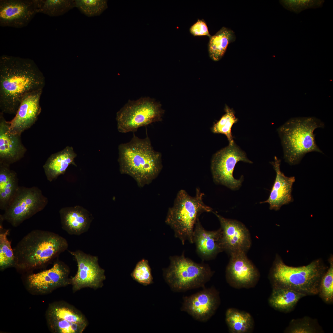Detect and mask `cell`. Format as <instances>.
Segmentation results:
<instances>
[{
	"instance_id": "obj_8",
	"label": "cell",
	"mask_w": 333,
	"mask_h": 333,
	"mask_svg": "<svg viewBox=\"0 0 333 333\" xmlns=\"http://www.w3.org/2000/svg\"><path fill=\"white\" fill-rule=\"evenodd\" d=\"M164 113L160 104L150 97L129 100L117 113V130L134 133L140 127L161 121Z\"/></svg>"
},
{
	"instance_id": "obj_35",
	"label": "cell",
	"mask_w": 333,
	"mask_h": 333,
	"mask_svg": "<svg viewBox=\"0 0 333 333\" xmlns=\"http://www.w3.org/2000/svg\"><path fill=\"white\" fill-rule=\"evenodd\" d=\"M131 275L134 280L144 286L153 282L151 269L146 260L142 259L138 262Z\"/></svg>"
},
{
	"instance_id": "obj_12",
	"label": "cell",
	"mask_w": 333,
	"mask_h": 333,
	"mask_svg": "<svg viewBox=\"0 0 333 333\" xmlns=\"http://www.w3.org/2000/svg\"><path fill=\"white\" fill-rule=\"evenodd\" d=\"M68 251L74 257L77 265L76 274L70 278L73 292L86 288L94 290L101 288L106 276L105 270L99 265L98 257L80 250Z\"/></svg>"
},
{
	"instance_id": "obj_2",
	"label": "cell",
	"mask_w": 333,
	"mask_h": 333,
	"mask_svg": "<svg viewBox=\"0 0 333 333\" xmlns=\"http://www.w3.org/2000/svg\"><path fill=\"white\" fill-rule=\"evenodd\" d=\"M146 130L145 138H140L133 133L129 142L118 147L120 173L131 176L140 187L152 182L162 168L161 154L154 150Z\"/></svg>"
},
{
	"instance_id": "obj_28",
	"label": "cell",
	"mask_w": 333,
	"mask_h": 333,
	"mask_svg": "<svg viewBox=\"0 0 333 333\" xmlns=\"http://www.w3.org/2000/svg\"><path fill=\"white\" fill-rule=\"evenodd\" d=\"M38 13L50 17L62 15L75 7L74 0H36Z\"/></svg>"
},
{
	"instance_id": "obj_32",
	"label": "cell",
	"mask_w": 333,
	"mask_h": 333,
	"mask_svg": "<svg viewBox=\"0 0 333 333\" xmlns=\"http://www.w3.org/2000/svg\"><path fill=\"white\" fill-rule=\"evenodd\" d=\"M75 7L88 17L100 15L108 8L106 0H75Z\"/></svg>"
},
{
	"instance_id": "obj_30",
	"label": "cell",
	"mask_w": 333,
	"mask_h": 333,
	"mask_svg": "<svg viewBox=\"0 0 333 333\" xmlns=\"http://www.w3.org/2000/svg\"><path fill=\"white\" fill-rule=\"evenodd\" d=\"M225 111V113L214 124L212 130L214 133L225 135L229 141V144H232L234 142L232 133V128L233 125L237 122L238 119L236 117L232 109L227 105Z\"/></svg>"
},
{
	"instance_id": "obj_36",
	"label": "cell",
	"mask_w": 333,
	"mask_h": 333,
	"mask_svg": "<svg viewBox=\"0 0 333 333\" xmlns=\"http://www.w3.org/2000/svg\"><path fill=\"white\" fill-rule=\"evenodd\" d=\"M191 33L194 36H211L209 33L207 24L203 19H198L197 21L190 28Z\"/></svg>"
},
{
	"instance_id": "obj_1",
	"label": "cell",
	"mask_w": 333,
	"mask_h": 333,
	"mask_svg": "<svg viewBox=\"0 0 333 333\" xmlns=\"http://www.w3.org/2000/svg\"><path fill=\"white\" fill-rule=\"evenodd\" d=\"M44 76L30 58L3 55L0 57V109L15 115L27 94L43 89Z\"/></svg>"
},
{
	"instance_id": "obj_26",
	"label": "cell",
	"mask_w": 333,
	"mask_h": 333,
	"mask_svg": "<svg viewBox=\"0 0 333 333\" xmlns=\"http://www.w3.org/2000/svg\"><path fill=\"white\" fill-rule=\"evenodd\" d=\"M225 320L229 332L249 333L252 332L254 327V321L249 313L234 308L226 310Z\"/></svg>"
},
{
	"instance_id": "obj_7",
	"label": "cell",
	"mask_w": 333,
	"mask_h": 333,
	"mask_svg": "<svg viewBox=\"0 0 333 333\" xmlns=\"http://www.w3.org/2000/svg\"><path fill=\"white\" fill-rule=\"evenodd\" d=\"M170 260L169 266L163 269V276L175 292L204 287L214 273L208 265L196 263L185 257L184 253L171 257Z\"/></svg>"
},
{
	"instance_id": "obj_31",
	"label": "cell",
	"mask_w": 333,
	"mask_h": 333,
	"mask_svg": "<svg viewBox=\"0 0 333 333\" xmlns=\"http://www.w3.org/2000/svg\"><path fill=\"white\" fill-rule=\"evenodd\" d=\"M323 331L317 320L308 317L292 319L284 331L285 333H315Z\"/></svg>"
},
{
	"instance_id": "obj_14",
	"label": "cell",
	"mask_w": 333,
	"mask_h": 333,
	"mask_svg": "<svg viewBox=\"0 0 333 333\" xmlns=\"http://www.w3.org/2000/svg\"><path fill=\"white\" fill-rule=\"evenodd\" d=\"M220 303L219 293L215 287H204L195 294L183 297L180 310L195 320L206 322L214 315Z\"/></svg>"
},
{
	"instance_id": "obj_4",
	"label": "cell",
	"mask_w": 333,
	"mask_h": 333,
	"mask_svg": "<svg viewBox=\"0 0 333 333\" xmlns=\"http://www.w3.org/2000/svg\"><path fill=\"white\" fill-rule=\"evenodd\" d=\"M324 124L314 117L292 118L278 129L283 147L284 158L291 165L298 164L306 154L323 153L316 144L314 132Z\"/></svg>"
},
{
	"instance_id": "obj_13",
	"label": "cell",
	"mask_w": 333,
	"mask_h": 333,
	"mask_svg": "<svg viewBox=\"0 0 333 333\" xmlns=\"http://www.w3.org/2000/svg\"><path fill=\"white\" fill-rule=\"evenodd\" d=\"M230 255L225 271L227 283L232 287L238 289L255 287L259 280L260 273L247 257L246 253L236 252Z\"/></svg>"
},
{
	"instance_id": "obj_33",
	"label": "cell",
	"mask_w": 333,
	"mask_h": 333,
	"mask_svg": "<svg viewBox=\"0 0 333 333\" xmlns=\"http://www.w3.org/2000/svg\"><path fill=\"white\" fill-rule=\"evenodd\" d=\"M330 266L322 276L320 282L319 293L320 297L325 302L331 303L333 301V259H329Z\"/></svg>"
},
{
	"instance_id": "obj_20",
	"label": "cell",
	"mask_w": 333,
	"mask_h": 333,
	"mask_svg": "<svg viewBox=\"0 0 333 333\" xmlns=\"http://www.w3.org/2000/svg\"><path fill=\"white\" fill-rule=\"evenodd\" d=\"M274 160L270 163L276 173L275 181L268 198L260 203H268L270 210L278 211L282 206L293 201L291 193L295 177L286 176L280 170L281 160L276 156Z\"/></svg>"
},
{
	"instance_id": "obj_29",
	"label": "cell",
	"mask_w": 333,
	"mask_h": 333,
	"mask_svg": "<svg viewBox=\"0 0 333 333\" xmlns=\"http://www.w3.org/2000/svg\"><path fill=\"white\" fill-rule=\"evenodd\" d=\"M0 220V269L2 270L14 266L15 262L11 242L7 238L9 230L4 228L2 225L3 220L1 219Z\"/></svg>"
},
{
	"instance_id": "obj_10",
	"label": "cell",
	"mask_w": 333,
	"mask_h": 333,
	"mask_svg": "<svg viewBox=\"0 0 333 333\" xmlns=\"http://www.w3.org/2000/svg\"><path fill=\"white\" fill-rule=\"evenodd\" d=\"M240 161L252 163L235 142L216 153L212 158L211 166L214 182L233 190L240 187L243 177L242 176L240 179H236L233 173L236 164Z\"/></svg>"
},
{
	"instance_id": "obj_18",
	"label": "cell",
	"mask_w": 333,
	"mask_h": 333,
	"mask_svg": "<svg viewBox=\"0 0 333 333\" xmlns=\"http://www.w3.org/2000/svg\"><path fill=\"white\" fill-rule=\"evenodd\" d=\"M43 90L30 92L23 97L15 117L9 121L11 133L21 135L35 123L41 111L40 100Z\"/></svg>"
},
{
	"instance_id": "obj_16",
	"label": "cell",
	"mask_w": 333,
	"mask_h": 333,
	"mask_svg": "<svg viewBox=\"0 0 333 333\" xmlns=\"http://www.w3.org/2000/svg\"><path fill=\"white\" fill-rule=\"evenodd\" d=\"M213 213L220 224L223 251L230 255L239 252L246 253L251 247V239L250 232L245 225L238 220L226 218Z\"/></svg>"
},
{
	"instance_id": "obj_19",
	"label": "cell",
	"mask_w": 333,
	"mask_h": 333,
	"mask_svg": "<svg viewBox=\"0 0 333 333\" xmlns=\"http://www.w3.org/2000/svg\"><path fill=\"white\" fill-rule=\"evenodd\" d=\"M0 113V163L10 166L21 159L27 149L23 144L21 135L11 133L9 123Z\"/></svg>"
},
{
	"instance_id": "obj_11",
	"label": "cell",
	"mask_w": 333,
	"mask_h": 333,
	"mask_svg": "<svg viewBox=\"0 0 333 333\" xmlns=\"http://www.w3.org/2000/svg\"><path fill=\"white\" fill-rule=\"evenodd\" d=\"M48 327L55 333H82L88 324L85 315L73 306L64 301L54 302L46 313Z\"/></svg>"
},
{
	"instance_id": "obj_3",
	"label": "cell",
	"mask_w": 333,
	"mask_h": 333,
	"mask_svg": "<svg viewBox=\"0 0 333 333\" xmlns=\"http://www.w3.org/2000/svg\"><path fill=\"white\" fill-rule=\"evenodd\" d=\"M66 240L53 232L32 230L18 243L13 249L15 267L27 271L51 262L67 249Z\"/></svg>"
},
{
	"instance_id": "obj_24",
	"label": "cell",
	"mask_w": 333,
	"mask_h": 333,
	"mask_svg": "<svg viewBox=\"0 0 333 333\" xmlns=\"http://www.w3.org/2000/svg\"><path fill=\"white\" fill-rule=\"evenodd\" d=\"M306 296L290 289L273 287L268 302L274 309L287 313L292 311L299 300Z\"/></svg>"
},
{
	"instance_id": "obj_5",
	"label": "cell",
	"mask_w": 333,
	"mask_h": 333,
	"mask_svg": "<svg viewBox=\"0 0 333 333\" xmlns=\"http://www.w3.org/2000/svg\"><path fill=\"white\" fill-rule=\"evenodd\" d=\"M328 267L320 260L298 267L286 265L278 256L270 270L269 278L272 287L293 290L308 295L318 294L321 278Z\"/></svg>"
},
{
	"instance_id": "obj_27",
	"label": "cell",
	"mask_w": 333,
	"mask_h": 333,
	"mask_svg": "<svg viewBox=\"0 0 333 333\" xmlns=\"http://www.w3.org/2000/svg\"><path fill=\"white\" fill-rule=\"evenodd\" d=\"M209 38V54L210 58L215 61H219L222 57L228 44L236 39L233 31L225 27H222Z\"/></svg>"
},
{
	"instance_id": "obj_21",
	"label": "cell",
	"mask_w": 333,
	"mask_h": 333,
	"mask_svg": "<svg viewBox=\"0 0 333 333\" xmlns=\"http://www.w3.org/2000/svg\"><path fill=\"white\" fill-rule=\"evenodd\" d=\"M193 239L197 252L203 260L212 259L219 253L224 251L220 228L216 230H207L202 225L199 219L194 228Z\"/></svg>"
},
{
	"instance_id": "obj_15",
	"label": "cell",
	"mask_w": 333,
	"mask_h": 333,
	"mask_svg": "<svg viewBox=\"0 0 333 333\" xmlns=\"http://www.w3.org/2000/svg\"><path fill=\"white\" fill-rule=\"evenodd\" d=\"M38 13L36 0H0V26L26 27Z\"/></svg>"
},
{
	"instance_id": "obj_9",
	"label": "cell",
	"mask_w": 333,
	"mask_h": 333,
	"mask_svg": "<svg viewBox=\"0 0 333 333\" xmlns=\"http://www.w3.org/2000/svg\"><path fill=\"white\" fill-rule=\"evenodd\" d=\"M48 202L38 187L19 186L0 218L17 227L43 210Z\"/></svg>"
},
{
	"instance_id": "obj_22",
	"label": "cell",
	"mask_w": 333,
	"mask_h": 333,
	"mask_svg": "<svg viewBox=\"0 0 333 333\" xmlns=\"http://www.w3.org/2000/svg\"><path fill=\"white\" fill-rule=\"evenodd\" d=\"M59 212L62 228L71 235H80L86 232L93 220L92 214L79 205L62 208Z\"/></svg>"
},
{
	"instance_id": "obj_34",
	"label": "cell",
	"mask_w": 333,
	"mask_h": 333,
	"mask_svg": "<svg viewBox=\"0 0 333 333\" xmlns=\"http://www.w3.org/2000/svg\"><path fill=\"white\" fill-rule=\"evenodd\" d=\"M324 0H281L280 4L285 9L296 14L309 9L322 7Z\"/></svg>"
},
{
	"instance_id": "obj_6",
	"label": "cell",
	"mask_w": 333,
	"mask_h": 333,
	"mask_svg": "<svg viewBox=\"0 0 333 333\" xmlns=\"http://www.w3.org/2000/svg\"><path fill=\"white\" fill-rule=\"evenodd\" d=\"M194 196L190 195L184 190L178 193L173 206L168 210L166 223L173 230L175 236L183 245L186 241L193 242V232L195 224L200 214L212 212L204 202V194L196 188Z\"/></svg>"
},
{
	"instance_id": "obj_17",
	"label": "cell",
	"mask_w": 333,
	"mask_h": 333,
	"mask_svg": "<svg viewBox=\"0 0 333 333\" xmlns=\"http://www.w3.org/2000/svg\"><path fill=\"white\" fill-rule=\"evenodd\" d=\"M68 267L57 260L51 268L30 274L27 277L29 288L40 293L51 292L57 288L70 285Z\"/></svg>"
},
{
	"instance_id": "obj_23",
	"label": "cell",
	"mask_w": 333,
	"mask_h": 333,
	"mask_svg": "<svg viewBox=\"0 0 333 333\" xmlns=\"http://www.w3.org/2000/svg\"><path fill=\"white\" fill-rule=\"evenodd\" d=\"M77 154L73 148L67 146L63 150L51 154L43 166L47 180L51 182L64 174L69 166H76L74 160Z\"/></svg>"
},
{
	"instance_id": "obj_25",
	"label": "cell",
	"mask_w": 333,
	"mask_h": 333,
	"mask_svg": "<svg viewBox=\"0 0 333 333\" xmlns=\"http://www.w3.org/2000/svg\"><path fill=\"white\" fill-rule=\"evenodd\" d=\"M17 174L10 166L0 163V209L4 210L19 187Z\"/></svg>"
}]
</instances>
